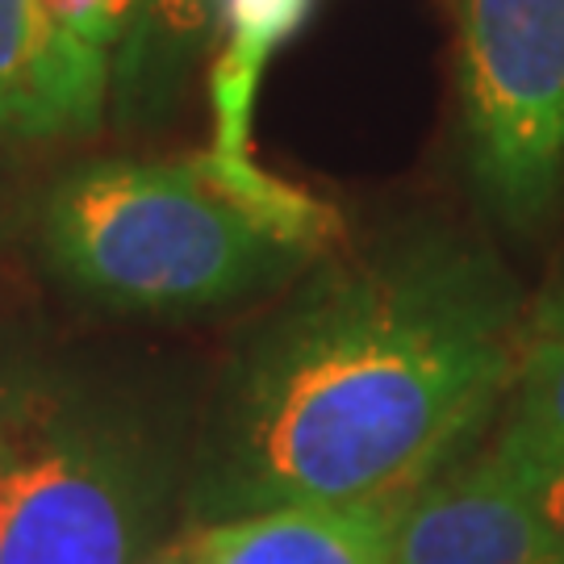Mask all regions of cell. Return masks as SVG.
Masks as SVG:
<instances>
[{
    "label": "cell",
    "mask_w": 564,
    "mask_h": 564,
    "mask_svg": "<svg viewBox=\"0 0 564 564\" xmlns=\"http://www.w3.org/2000/svg\"><path fill=\"white\" fill-rule=\"evenodd\" d=\"M113 93V55L67 39L42 0H0V130L55 139L93 130Z\"/></svg>",
    "instance_id": "cell-6"
},
{
    "label": "cell",
    "mask_w": 564,
    "mask_h": 564,
    "mask_svg": "<svg viewBox=\"0 0 564 564\" xmlns=\"http://www.w3.org/2000/svg\"><path fill=\"white\" fill-rule=\"evenodd\" d=\"M510 389L514 414L506 426L540 444L564 447V272L523 314Z\"/></svg>",
    "instance_id": "cell-10"
},
{
    "label": "cell",
    "mask_w": 564,
    "mask_h": 564,
    "mask_svg": "<svg viewBox=\"0 0 564 564\" xmlns=\"http://www.w3.org/2000/svg\"><path fill=\"white\" fill-rule=\"evenodd\" d=\"M314 0H226L223 46L209 63V105H214V151L251 155V118L268 59L302 30Z\"/></svg>",
    "instance_id": "cell-9"
},
{
    "label": "cell",
    "mask_w": 564,
    "mask_h": 564,
    "mask_svg": "<svg viewBox=\"0 0 564 564\" xmlns=\"http://www.w3.org/2000/svg\"><path fill=\"white\" fill-rule=\"evenodd\" d=\"M523 314L502 263L452 235L323 268L226 377L209 506H410L510 393Z\"/></svg>",
    "instance_id": "cell-1"
},
{
    "label": "cell",
    "mask_w": 564,
    "mask_h": 564,
    "mask_svg": "<svg viewBox=\"0 0 564 564\" xmlns=\"http://www.w3.org/2000/svg\"><path fill=\"white\" fill-rule=\"evenodd\" d=\"M460 101L477 184L540 218L564 181V0H460Z\"/></svg>",
    "instance_id": "cell-4"
},
{
    "label": "cell",
    "mask_w": 564,
    "mask_h": 564,
    "mask_svg": "<svg viewBox=\"0 0 564 564\" xmlns=\"http://www.w3.org/2000/svg\"><path fill=\"white\" fill-rule=\"evenodd\" d=\"M139 564H193V556H188L181 544H172V547H160V552H151V556H142Z\"/></svg>",
    "instance_id": "cell-13"
},
{
    "label": "cell",
    "mask_w": 564,
    "mask_h": 564,
    "mask_svg": "<svg viewBox=\"0 0 564 564\" xmlns=\"http://www.w3.org/2000/svg\"><path fill=\"white\" fill-rule=\"evenodd\" d=\"M405 506H276L193 527V564H393Z\"/></svg>",
    "instance_id": "cell-7"
},
{
    "label": "cell",
    "mask_w": 564,
    "mask_h": 564,
    "mask_svg": "<svg viewBox=\"0 0 564 564\" xmlns=\"http://www.w3.org/2000/svg\"><path fill=\"white\" fill-rule=\"evenodd\" d=\"M42 9L67 39L105 51V55H118L121 34H126L121 0H42Z\"/></svg>",
    "instance_id": "cell-12"
},
{
    "label": "cell",
    "mask_w": 564,
    "mask_h": 564,
    "mask_svg": "<svg viewBox=\"0 0 564 564\" xmlns=\"http://www.w3.org/2000/svg\"><path fill=\"white\" fill-rule=\"evenodd\" d=\"M42 256L118 310L188 314L247 297L310 256L247 218L184 160H97L42 202Z\"/></svg>",
    "instance_id": "cell-2"
},
{
    "label": "cell",
    "mask_w": 564,
    "mask_h": 564,
    "mask_svg": "<svg viewBox=\"0 0 564 564\" xmlns=\"http://www.w3.org/2000/svg\"><path fill=\"white\" fill-rule=\"evenodd\" d=\"M489 456L502 464L510 481L519 485V494L540 514V523L547 527V535L564 561V447L540 444L523 431L506 426L498 444L489 447Z\"/></svg>",
    "instance_id": "cell-11"
},
{
    "label": "cell",
    "mask_w": 564,
    "mask_h": 564,
    "mask_svg": "<svg viewBox=\"0 0 564 564\" xmlns=\"http://www.w3.org/2000/svg\"><path fill=\"white\" fill-rule=\"evenodd\" d=\"M151 464L72 377L0 368V564H139Z\"/></svg>",
    "instance_id": "cell-3"
},
{
    "label": "cell",
    "mask_w": 564,
    "mask_h": 564,
    "mask_svg": "<svg viewBox=\"0 0 564 564\" xmlns=\"http://www.w3.org/2000/svg\"><path fill=\"white\" fill-rule=\"evenodd\" d=\"M223 9L226 0H139L113 55V93L130 118H147L176 97L223 30Z\"/></svg>",
    "instance_id": "cell-8"
},
{
    "label": "cell",
    "mask_w": 564,
    "mask_h": 564,
    "mask_svg": "<svg viewBox=\"0 0 564 564\" xmlns=\"http://www.w3.org/2000/svg\"><path fill=\"white\" fill-rule=\"evenodd\" d=\"M393 564H564L547 527L489 452L426 481L402 514Z\"/></svg>",
    "instance_id": "cell-5"
},
{
    "label": "cell",
    "mask_w": 564,
    "mask_h": 564,
    "mask_svg": "<svg viewBox=\"0 0 564 564\" xmlns=\"http://www.w3.org/2000/svg\"><path fill=\"white\" fill-rule=\"evenodd\" d=\"M121 9H126V25H130V18H134V9H139V0H121Z\"/></svg>",
    "instance_id": "cell-14"
}]
</instances>
